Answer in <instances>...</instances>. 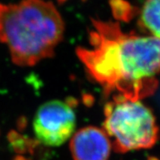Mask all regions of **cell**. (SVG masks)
Returning <instances> with one entry per match:
<instances>
[{
  "mask_svg": "<svg viewBox=\"0 0 160 160\" xmlns=\"http://www.w3.org/2000/svg\"><path fill=\"white\" fill-rule=\"evenodd\" d=\"M90 47H78L77 56L106 95L140 100L157 89L160 38L125 32L120 24L92 20Z\"/></svg>",
  "mask_w": 160,
  "mask_h": 160,
  "instance_id": "cell-1",
  "label": "cell"
},
{
  "mask_svg": "<svg viewBox=\"0 0 160 160\" xmlns=\"http://www.w3.org/2000/svg\"><path fill=\"white\" fill-rule=\"evenodd\" d=\"M63 33V18L50 1L0 2V42L15 64L31 67L52 57Z\"/></svg>",
  "mask_w": 160,
  "mask_h": 160,
  "instance_id": "cell-2",
  "label": "cell"
},
{
  "mask_svg": "<svg viewBox=\"0 0 160 160\" xmlns=\"http://www.w3.org/2000/svg\"><path fill=\"white\" fill-rule=\"evenodd\" d=\"M102 125L116 152L149 149L158 141L155 117L140 100L112 96L104 108Z\"/></svg>",
  "mask_w": 160,
  "mask_h": 160,
  "instance_id": "cell-3",
  "label": "cell"
},
{
  "mask_svg": "<svg viewBox=\"0 0 160 160\" xmlns=\"http://www.w3.org/2000/svg\"><path fill=\"white\" fill-rule=\"evenodd\" d=\"M77 118L72 106L62 100H51L35 112L32 127L37 140L51 147L63 145L75 132Z\"/></svg>",
  "mask_w": 160,
  "mask_h": 160,
  "instance_id": "cell-4",
  "label": "cell"
},
{
  "mask_svg": "<svg viewBox=\"0 0 160 160\" xmlns=\"http://www.w3.org/2000/svg\"><path fill=\"white\" fill-rule=\"evenodd\" d=\"M74 160H108L112 146L103 129L87 126L74 132L70 141Z\"/></svg>",
  "mask_w": 160,
  "mask_h": 160,
  "instance_id": "cell-5",
  "label": "cell"
},
{
  "mask_svg": "<svg viewBox=\"0 0 160 160\" xmlns=\"http://www.w3.org/2000/svg\"><path fill=\"white\" fill-rule=\"evenodd\" d=\"M138 23L142 30L160 38V0L145 1Z\"/></svg>",
  "mask_w": 160,
  "mask_h": 160,
  "instance_id": "cell-6",
  "label": "cell"
},
{
  "mask_svg": "<svg viewBox=\"0 0 160 160\" xmlns=\"http://www.w3.org/2000/svg\"><path fill=\"white\" fill-rule=\"evenodd\" d=\"M111 5L113 14L117 20L128 21L135 15L133 8L124 0H112Z\"/></svg>",
  "mask_w": 160,
  "mask_h": 160,
  "instance_id": "cell-7",
  "label": "cell"
}]
</instances>
